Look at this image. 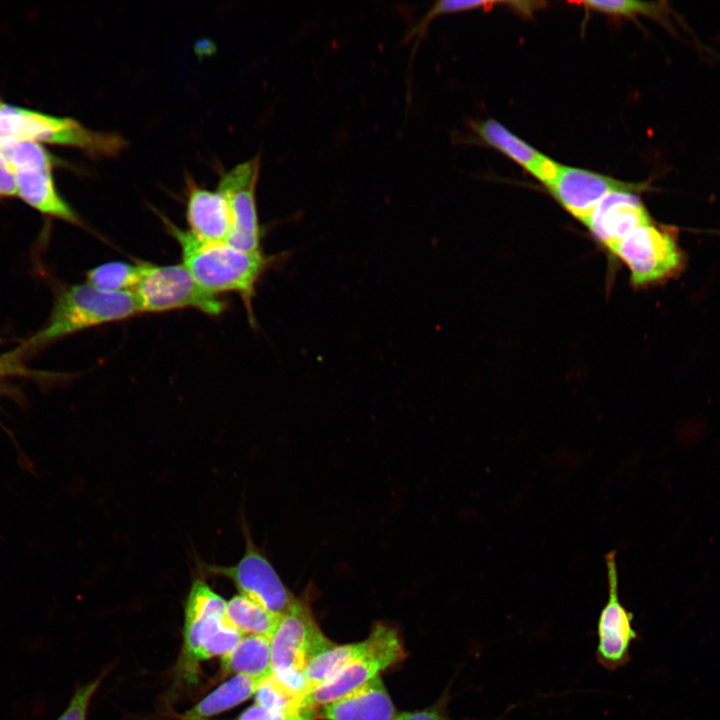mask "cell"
I'll return each mask as SVG.
<instances>
[{"mask_svg":"<svg viewBox=\"0 0 720 720\" xmlns=\"http://www.w3.org/2000/svg\"><path fill=\"white\" fill-rule=\"evenodd\" d=\"M366 652L315 688L305 700L308 708L320 707L342 697L381 672L401 662L406 653L398 631L389 624L376 623L367 637Z\"/></svg>","mask_w":720,"mask_h":720,"instance_id":"7","label":"cell"},{"mask_svg":"<svg viewBox=\"0 0 720 720\" xmlns=\"http://www.w3.org/2000/svg\"><path fill=\"white\" fill-rule=\"evenodd\" d=\"M608 598L597 621L596 660L609 672L630 661V648L638 639L633 627V614L620 601L616 552L605 555Z\"/></svg>","mask_w":720,"mask_h":720,"instance_id":"12","label":"cell"},{"mask_svg":"<svg viewBox=\"0 0 720 720\" xmlns=\"http://www.w3.org/2000/svg\"><path fill=\"white\" fill-rule=\"evenodd\" d=\"M548 188L565 210L583 222L609 193L620 190L638 191L641 185L561 165L556 179Z\"/></svg>","mask_w":720,"mask_h":720,"instance_id":"14","label":"cell"},{"mask_svg":"<svg viewBox=\"0 0 720 720\" xmlns=\"http://www.w3.org/2000/svg\"><path fill=\"white\" fill-rule=\"evenodd\" d=\"M141 268L142 263L108 262L89 270L86 280L94 288L106 293L133 291L139 280Z\"/></svg>","mask_w":720,"mask_h":720,"instance_id":"22","label":"cell"},{"mask_svg":"<svg viewBox=\"0 0 720 720\" xmlns=\"http://www.w3.org/2000/svg\"><path fill=\"white\" fill-rule=\"evenodd\" d=\"M101 679H95L79 687L73 694L67 708L56 720H86L87 711Z\"/></svg>","mask_w":720,"mask_h":720,"instance_id":"27","label":"cell"},{"mask_svg":"<svg viewBox=\"0 0 720 720\" xmlns=\"http://www.w3.org/2000/svg\"><path fill=\"white\" fill-rule=\"evenodd\" d=\"M474 129L487 144L517 162L547 187L556 179L561 164L532 148L500 123L489 119L478 123Z\"/></svg>","mask_w":720,"mask_h":720,"instance_id":"17","label":"cell"},{"mask_svg":"<svg viewBox=\"0 0 720 720\" xmlns=\"http://www.w3.org/2000/svg\"><path fill=\"white\" fill-rule=\"evenodd\" d=\"M132 291L106 293L82 283L64 288L57 296L46 324L21 345L38 349L59 339L103 324L139 314Z\"/></svg>","mask_w":720,"mask_h":720,"instance_id":"2","label":"cell"},{"mask_svg":"<svg viewBox=\"0 0 720 720\" xmlns=\"http://www.w3.org/2000/svg\"><path fill=\"white\" fill-rule=\"evenodd\" d=\"M254 696L256 704L270 710L295 712L308 708L306 698L286 687L273 673L262 681Z\"/></svg>","mask_w":720,"mask_h":720,"instance_id":"23","label":"cell"},{"mask_svg":"<svg viewBox=\"0 0 720 720\" xmlns=\"http://www.w3.org/2000/svg\"><path fill=\"white\" fill-rule=\"evenodd\" d=\"M1 341V340H0Z\"/></svg>","mask_w":720,"mask_h":720,"instance_id":"32","label":"cell"},{"mask_svg":"<svg viewBox=\"0 0 720 720\" xmlns=\"http://www.w3.org/2000/svg\"><path fill=\"white\" fill-rule=\"evenodd\" d=\"M14 168L17 197L27 205L53 218L85 227L58 192L53 168L55 159L44 145L33 141L2 140Z\"/></svg>","mask_w":720,"mask_h":720,"instance_id":"6","label":"cell"},{"mask_svg":"<svg viewBox=\"0 0 720 720\" xmlns=\"http://www.w3.org/2000/svg\"><path fill=\"white\" fill-rule=\"evenodd\" d=\"M609 253L626 266L636 287L666 280L684 263L674 233L653 222L631 232Z\"/></svg>","mask_w":720,"mask_h":720,"instance_id":"8","label":"cell"},{"mask_svg":"<svg viewBox=\"0 0 720 720\" xmlns=\"http://www.w3.org/2000/svg\"><path fill=\"white\" fill-rule=\"evenodd\" d=\"M581 4L591 10L611 14L632 16L644 14L648 16H658L661 14L662 7L654 2H643L633 0H607V1H582Z\"/></svg>","mask_w":720,"mask_h":720,"instance_id":"24","label":"cell"},{"mask_svg":"<svg viewBox=\"0 0 720 720\" xmlns=\"http://www.w3.org/2000/svg\"><path fill=\"white\" fill-rule=\"evenodd\" d=\"M212 576L230 580L239 594L282 616L296 600L286 587L269 559L254 544L245 528V550L238 562L231 566L205 565Z\"/></svg>","mask_w":720,"mask_h":720,"instance_id":"9","label":"cell"},{"mask_svg":"<svg viewBox=\"0 0 720 720\" xmlns=\"http://www.w3.org/2000/svg\"><path fill=\"white\" fill-rule=\"evenodd\" d=\"M224 674H244L266 677L271 669V638L266 636H243L239 643L221 658Z\"/></svg>","mask_w":720,"mask_h":720,"instance_id":"19","label":"cell"},{"mask_svg":"<svg viewBox=\"0 0 720 720\" xmlns=\"http://www.w3.org/2000/svg\"><path fill=\"white\" fill-rule=\"evenodd\" d=\"M1 102H2V101L0 100V104H1Z\"/></svg>","mask_w":720,"mask_h":720,"instance_id":"31","label":"cell"},{"mask_svg":"<svg viewBox=\"0 0 720 720\" xmlns=\"http://www.w3.org/2000/svg\"><path fill=\"white\" fill-rule=\"evenodd\" d=\"M226 618L243 636L272 637L281 616L250 598L237 594L226 601Z\"/></svg>","mask_w":720,"mask_h":720,"instance_id":"20","label":"cell"},{"mask_svg":"<svg viewBox=\"0 0 720 720\" xmlns=\"http://www.w3.org/2000/svg\"><path fill=\"white\" fill-rule=\"evenodd\" d=\"M16 372V364L13 358L8 354L0 356V376L4 374Z\"/></svg>","mask_w":720,"mask_h":720,"instance_id":"30","label":"cell"},{"mask_svg":"<svg viewBox=\"0 0 720 720\" xmlns=\"http://www.w3.org/2000/svg\"><path fill=\"white\" fill-rule=\"evenodd\" d=\"M186 219L188 231L203 241H227L231 229V217L226 197L215 191L200 187L187 177Z\"/></svg>","mask_w":720,"mask_h":720,"instance_id":"15","label":"cell"},{"mask_svg":"<svg viewBox=\"0 0 720 720\" xmlns=\"http://www.w3.org/2000/svg\"><path fill=\"white\" fill-rule=\"evenodd\" d=\"M318 710L304 708L295 712L276 711L256 703L246 708L235 720H316Z\"/></svg>","mask_w":720,"mask_h":720,"instance_id":"26","label":"cell"},{"mask_svg":"<svg viewBox=\"0 0 720 720\" xmlns=\"http://www.w3.org/2000/svg\"><path fill=\"white\" fill-rule=\"evenodd\" d=\"M266 677L233 675L187 710L181 720H202L238 706L255 695Z\"/></svg>","mask_w":720,"mask_h":720,"instance_id":"18","label":"cell"},{"mask_svg":"<svg viewBox=\"0 0 720 720\" xmlns=\"http://www.w3.org/2000/svg\"><path fill=\"white\" fill-rule=\"evenodd\" d=\"M140 313L195 309L209 316L224 312L226 303L203 288L183 264L155 265L142 262L133 289Z\"/></svg>","mask_w":720,"mask_h":720,"instance_id":"5","label":"cell"},{"mask_svg":"<svg viewBox=\"0 0 720 720\" xmlns=\"http://www.w3.org/2000/svg\"><path fill=\"white\" fill-rule=\"evenodd\" d=\"M367 648L368 642L365 639L357 643L334 644L315 656L303 670L310 693L349 663L362 656Z\"/></svg>","mask_w":720,"mask_h":720,"instance_id":"21","label":"cell"},{"mask_svg":"<svg viewBox=\"0 0 720 720\" xmlns=\"http://www.w3.org/2000/svg\"><path fill=\"white\" fill-rule=\"evenodd\" d=\"M333 645L320 629L309 603L296 598L271 637L272 672L303 671L315 656Z\"/></svg>","mask_w":720,"mask_h":720,"instance_id":"10","label":"cell"},{"mask_svg":"<svg viewBox=\"0 0 720 720\" xmlns=\"http://www.w3.org/2000/svg\"><path fill=\"white\" fill-rule=\"evenodd\" d=\"M395 716L380 676L318 709V719L324 720H393Z\"/></svg>","mask_w":720,"mask_h":720,"instance_id":"16","label":"cell"},{"mask_svg":"<svg viewBox=\"0 0 720 720\" xmlns=\"http://www.w3.org/2000/svg\"><path fill=\"white\" fill-rule=\"evenodd\" d=\"M17 196L14 168L5 147L0 143V198Z\"/></svg>","mask_w":720,"mask_h":720,"instance_id":"28","label":"cell"},{"mask_svg":"<svg viewBox=\"0 0 720 720\" xmlns=\"http://www.w3.org/2000/svg\"><path fill=\"white\" fill-rule=\"evenodd\" d=\"M393 720H451L442 708H430L422 711L403 712Z\"/></svg>","mask_w":720,"mask_h":720,"instance_id":"29","label":"cell"},{"mask_svg":"<svg viewBox=\"0 0 720 720\" xmlns=\"http://www.w3.org/2000/svg\"><path fill=\"white\" fill-rule=\"evenodd\" d=\"M242 637L226 618V600L203 579H195L185 603L182 668L195 674L199 662L224 657Z\"/></svg>","mask_w":720,"mask_h":720,"instance_id":"4","label":"cell"},{"mask_svg":"<svg viewBox=\"0 0 720 720\" xmlns=\"http://www.w3.org/2000/svg\"><path fill=\"white\" fill-rule=\"evenodd\" d=\"M260 154L226 171L218 190L226 197L231 217L227 242L245 251L261 249V227L256 204V186L260 172Z\"/></svg>","mask_w":720,"mask_h":720,"instance_id":"11","label":"cell"},{"mask_svg":"<svg viewBox=\"0 0 720 720\" xmlns=\"http://www.w3.org/2000/svg\"><path fill=\"white\" fill-rule=\"evenodd\" d=\"M651 222L634 191L620 190L606 195L582 223L594 239L610 252L631 232Z\"/></svg>","mask_w":720,"mask_h":720,"instance_id":"13","label":"cell"},{"mask_svg":"<svg viewBox=\"0 0 720 720\" xmlns=\"http://www.w3.org/2000/svg\"><path fill=\"white\" fill-rule=\"evenodd\" d=\"M489 4H493V2L451 0L438 1L406 34V40L411 41L415 38V44H418V42L421 41L429 23L439 15L472 10L482 6L486 7Z\"/></svg>","mask_w":720,"mask_h":720,"instance_id":"25","label":"cell"},{"mask_svg":"<svg viewBox=\"0 0 720 720\" xmlns=\"http://www.w3.org/2000/svg\"><path fill=\"white\" fill-rule=\"evenodd\" d=\"M161 219L167 232L179 244L183 266L197 283L216 295L227 292L238 294L250 322L254 323L252 304L257 283L276 258L264 254L262 250L238 249L227 241L200 240L166 217L161 215Z\"/></svg>","mask_w":720,"mask_h":720,"instance_id":"1","label":"cell"},{"mask_svg":"<svg viewBox=\"0 0 720 720\" xmlns=\"http://www.w3.org/2000/svg\"><path fill=\"white\" fill-rule=\"evenodd\" d=\"M33 141L82 150L91 157L117 155L127 145L116 133L95 131L79 121L1 102L0 141Z\"/></svg>","mask_w":720,"mask_h":720,"instance_id":"3","label":"cell"}]
</instances>
